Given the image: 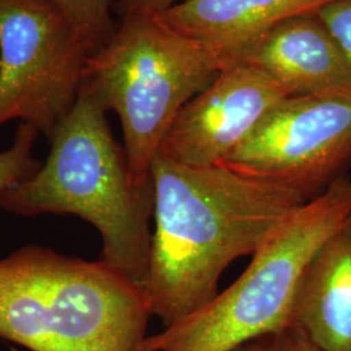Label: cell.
<instances>
[{"label":"cell","mask_w":351,"mask_h":351,"mask_svg":"<svg viewBox=\"0 0 351 351\" xmlns=\"http://www.w3.org/2000/svg\"><path fill=\"white\" fill-rule=\"evenodd\" d=\"M107 111L81 88L73 108L51 134L34 175L7 190L0 208L23 216L75 215L99 232L101 261L141 282L150 255L152 182L134 178L114 141Z\"/></svg>","instance_id":"2"},{"label":"cell","mask_w":351,"mask_h":351,"mask_svg":"<svg viewBox=\"0 0 351 351\" xmlns=\"http://www.w3.org/2000/svg\"><path fill=\"white\" fill-rule=\"evenodd\" d=\"M219 165L320 197L351 168V86L285 98Z\"/></svg>","instance_id":"7"},{"label":"cell","mask_w":351,"mask_h":351,"mask_svg":"<svg viewBox=\"0 0 351 351\" xmlns=\"http://www.w3.org/2000/svg\"><path fill=\"white\" fill-rule=\"evenodd\" d=\"M141 282L103 261L26 246L0 261V339L30 351H143Z\"/></svg>","instance_id":"3"},{"label":"cell","mask_w":351,"mask_h":351,"mask_svg":"<svg viewBox=\"0 0 351 351\" xmlns=\"http://www.w3.org/2000/svg\"><path fill=\"white\" fill-rule=\"evenodd\" d=\"M351 66V0H333L317 11Z\"/></svg>","instance_id":"15"},{"label":"cell","mask_w":351,"mask_h":351,"mask_svg":"<svg viewBox=\"0 0 351 351\" xmlns=\"http://www.w3.org/2000/svg\"><path fill=\"white\" fill-rule=\"evenodd\" d=\"M236 52L177 32L158 14L123 17L86 64L82 88L119 116L129 168L142 185L177 113L210 85Z\"/></svg>","instance_id":"4"},{"label":"cell","mask_w":351,"mask_h":351,"mask_svg":"<svg viewBox=\"0 0 351 351\" xmlns=\"http://www.w3.org/2000/svg\"><path fill=\"white\" fill-rule=\"evenodd\" d=\"M288 91L310 95L351 86V66L317 12L303 13L272 27L237 52Z\"/></svg>","instance_id":"9"},{"label":"cell","mask_w":351,"mask_h":351,"mask_svg":"<svg viewBox=\"0 0 351 351\" xmlns=\"http://www.w3.org/2000/svg\"><path fill=\"white\" fill-rule=\"evenodd\" d=\"M11 351H19L17 349H14V348H11Z\"/></svg>","instance_id":"17"},{"label":"cell","mask_w":351,"mask_h":351,"mask_svg":"<svg viewBox=\"0 0 351 351\" xmlns=\"http://www.w3.org/2000/svg\"><path fill=\"white\" fill-rule=\"evenodd\" d=\"M38 134L36 126L21 123L16 130L12 146L0 152V197L40 168L42 163L33 154Z\"/></svg>","instance_id":"13"},{"label":"cell","mask_w":351,"mask_h":351,"mask_svg":"<svg viewBox=\"0 0 351 351\" xmlns=\"http://www.w3.org/2000/svg\"><path fill=\"white\" fill-rule=\"evenodd\" d=\"M93 53L49 0H0V126L20 120L50 138Z\"/></svg>","instance_id":"6"},{"label":"cell","mask_w":351,"mask_h":351,"mask_svg":"<svg viewBox=\"0 0 351 351\" xmlns=\"http://www.w3.org/2000/svg\"><path fill=\"white\" fill-rule=\"evenodd\" d=\"M350 215L351 176L346 175L293 213L230 287L198 311L149 336L143 351H229L291 326L307 265Z\"/></svg>","instance_id":"5"},{"label":"cell","mask_w":351,"mask_h":351,"mask_svg":"<svg viewBox=\"0 0 351 351\" xmlns=\"http://www.w3.org/2000/svg\"><path fill=\"white\" fill-rule=\"evenodd\" d=\"M150 177L154 230L142 285L164 328L213 301L226 268L307 203L287 186L223 165L189 167L160 151Z\"/></svg>","instance_id":"1"},{"label":"cell","mask_w":351,"mask_h":351,"mask_svg":"<svg viewBox=\"0 0 351 351\" xmlns=\"http://www.w3.org/2000/svg\"><path fill=\"white\" fill-rule=\"evenodd\" d=\"M288 97L268 75L236 60L181 108L158 151L189 167L219 165Z\"/></svg>","instance_id":"8"},{"label":"cell","mask_w":351,"mask_h":351,"mask_svg":"<svg viewBox=\"0 0 351 351\" xmlns=\"http://www.w3.org/2000/svg\"><path fill=\"white\" fill-rule=\"evenodd\" d=\"M333 0H181L156 13L177 32L239 52L290 17L317 12Z\"/></svg>","instance_id":"11"},{"label":"cell","mask_w":351,"mask_h":351,"mask_svg":"<svg viewBox=\"0 0 351 351\" xmlns=\"http://www.w3.org/2000/svg\"><path fill=\"white\" fill-rule=\"evenodd\" d=\"M229 351H322L300 326H285L282 329L264 333L249 339Z\"/></svg>","instance_id":"14"},{"label":"cell","mask_w":351,"mask_h":351,"mask_svg":"<svg viewBox=\"0 0 351 351\" xmlns=\"http://www.w3.org/2000/svg\"><path fill=\"white\" fill-rule=\"evenodd\" d=\"M293 324L322 351H351V215L307 265Z\"/></svg>","instance_id":"10"},{"label":"cell","mask_w":351,"mask_h":351,"mask_svg":"<svg viewBox=\"0 0 351 351\" xmlns=\"http://www.w3.org/2000/svg\"><path fill=\"white\" fill-rule=\"evenodd\" d=\"M95 52L114 32L113 0H49Z\"/></svg>","instance_id":"12"},{"label":"cell","mask_w":351,"mask_h":351,"mask_svg":"<svg viewBox=\"0 0 351 351\" xmlns=\"http://www.w3.org/2000/svg\"><path fill=\"white\" fill-rule=\"evenodd\" d=\"M178 1L181 0H119L116 8L123 17L136 13L156 14L169 10Z\"/></svg>","instance_id":"16"}]
</instances>
